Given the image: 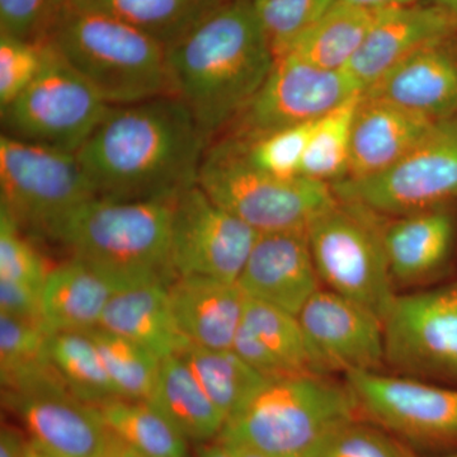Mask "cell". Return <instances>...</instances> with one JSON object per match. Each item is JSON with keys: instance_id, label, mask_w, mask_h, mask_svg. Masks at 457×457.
<instances>
[{"instance_id": "cell-1", "label": "cell", "mask_w": 457, "mask_h": 457, "mask_svg": "<svg viewBox=\"0 0 457 457\" xmlns=\"http://www.w3.org/2000/svg\"><path fill=\"white\" fill-rule=\"evenodd\" d=\"M209 143L187 106L164 96L108 107L75 154L96 197L170 201L197 185Z\"/></svg>"}, {"instance_id": "cell-2", "label": "cell", "mask_w": 457, "mask_h": 457, "mask_svg": "<svg viewBox=\"0 0 457 457\" xmlns=\"http://www.w3.org/2000/svg\"><path fill=\"white\" fill-rule=\"evenodd\" d=\"M167 62L171 93L210 141L248 106L275 56L252 0H227L167 47Z\"/></svg>"}, {"instance_id": "cell-3", "label": "cell", "mask_w": 457, "mask_h": 457, "mask_svg": "<svg viewBox=\"0 0 457 457\" xmlns=\"http://www.w3.org/2000/svg\"><path fill=\"white\" fill-rule=\"evenodd\" d=\"M174 200L112 201L93 197L46 231L71 258L95 267L121 290L145 284L170 285Z\"/></svg>"}, {"instance_id": "cell-4", "label": "cell", "mask_w": 457, "mask_h": 457, "mask_svg": "<svg viewBox=\"0 0 457 457\" xmlns=\"http://www.w3.org/2000/svg\"><path fill=\"white\" fill-rule=\"evenodd\" d=\"M45 41L108 106L173 96L167 47L116 18L69 3Z\"/></svg>"}, {"instance_id": "cell-5", "label": "cell", "mask_w": 457, "mask_h": 457, "mask_svg": "<svg viewBox=\"0 0 457 457\" xmlns=\"http://www.w3.org/2000/svg\"><path fill=\"white\" fill-rule=\"evenodd\" d=\"M360 417L345 381L329 375L296 376L267 384L228 418L219 437L272 457H308L330 433Z\"/></svg>"}, {"instance_id": "cell-6", "label": "cell", "mask_w": 457, "mask_h": 457, "mask_svg": "<svg viewBox=\"0 0 457 457\" xmlns=\"http://www.w3.org/2000/svg\"><path fill=\"white\" fill-rule=\"evenodd\" d=\"M197 186L258 234L308 230L338 201L329 183L303 176L281 179L262 170L249 159L243 143L228 137L207 147Z\"/></svg>"}, {"instance_id": "cell-7", "label": "cell", "mask_w": 457, "mask_h": 457, "mask_svg": "<svg viewBox=\"0 0 457 457\" xmlns=\"http://www.w3.org/2000/svg\"><path fill=\"white\" fill-rule=\"evenodd\" d=\"M383 222L384 216L338 198L309 225L308 237L321 286L365 306L384 323L398 294Z\"/></svg>"}, {"instance_id": "cell-8", "label": "cell", "mask_w": 457, "mask_h": 457, "mask_svg": "<svg viewBox=\"0 0 457 457\" xmlns=\"http://www.w3.org/2000/svg\"><path fill=\"white\" fill-rule=\"evenodd\" d=\"M336 196L385 216L451 209L457 203V114L436 122L411 152L375 176L333 183Z\"/></svg>"}, {"instance_id": "cell-9", "label": "cell", "mask_w": 457, "mask_h": 457, "mask_svg": "<svg viewBox=\"0 0 457 457\" xmlns=\"http://www.w3.org/2000/svg\"><path fill=\"white\" fill-rule=\"evenodd\" d=\"M108 104L44 41V62L20 97L2 108L3 134L77 153L104 119Z\"/></svg>"}, {"instance_id": "cell-10", "label": "cell", "mask_w": 457, "mask_h": 457, "mask_svg": "<svg viewBox=\"0 0 457 457\" xmlns=\"http://www.w3.org/2000/svg\"><path fill=\"white\" fill-rule=\"evenodd\" d=\"M2 204L22 230L44 237L62 216L96 197L75 153L0 137Z\"/></svg>"}, {"instance_id": "cell-11", "label": "cell", "mask_w": 457, "mask_h": 457, "mask_svg": "<svg viewBox=\"0 0 457 457\" xmlns=\"http://www.w3.org/2000/svg\"><path fill=\"white\" fill-rule=\"evenodd\" d=\"M384 342L385 363L399 375L457 386V281L396 295Z\"/></svg>"}, {"instance_id": "cell-12", "label": "cell", "mask_w": 457, "mask_h": 457, "mask_svg": "<svg viewBox=\"0 0 457 457\" xmlns=\"http://www.w3.org/2000/svg\"><path fill=\"white\" fill-rule=\"evenodd\" d=\"M345 381L369 422L411 445L457 450V386L383 372H351Z\"/></svg>"}, {"instance_id": "cell-13", "label": "cell", "mask_w": 457, "mask_h": 457, "mask_svg": "<svg viewBox=\"0 0 457 457\" xmlns=\"http://www.w3.org/2000/svg\"><path fill=\"white\" fill-rule=\"evenodd\" d=\"M359 84L345 71H326L284 55L224 137L248 141L270 132L314 122L356 93Z\"/></svg>"}, {"instance_id": "cell-14", "label": "cell", "mask_w": 457, "mask_h": 457, "mask_svg": "<svg viewBox=\"0 0 457 457\" xmlns=\"http://www.w3.org/2000/svg\"><path fill=\"white\" fill-rule=\"evenodd\" d=\"M260 234L195 185L174 200L170 266L176 278L237 282Z\"/></svg>"}, {"instance_id": "cell-15", "label": "cell", "mask_w": 457, "mask_h": 457, "mask_svg": "<svg viewBox=\"0 0 457 457\" xmlns=\"http://www.w3.org/2000/svg\"><path fill=\"white\" fill-rule=\"evenodd\" d=\"M297 318L328 375L381 372L386 365L383 320L365 306L323 287Z\"/></svg>"}, {"instance_id": "cell-16", "label": "cell", "mask_w": 457, "mask_h": 457, "mask_svg": "<svg viewBox=\"0 0 457 457\" xmlns=\"http://www.w3.org/2000/svg\"><path fill=\"white\" fill-rule=\"evenodd\" d=\"M3 403L23 423L29 440L54 455L106 456L110 431L97 409L69 392L62 378L3 392Z\"/></svg>"}, {"instance_id": "cell-17", "label": "cell", "mask_w": 457, "mask_h": 457, "mask_svg": "<svg viewBox=\"0 0 457 457\" xmlns=\"http://www.w3.org/2000/svg\"><path fill=\"white\" fill-rule=\"evenodd\" d=\"M237 284L245 296L299 315L321 286L308 230L258 236Z\"/></svg>"}, {"instance_id": "cell-18", "label": "cell", "mask_w": 457, "mask_h": 457, "mask_svg": "<svg viewBox=\"0 0 457 457\" xmlns=\"http://www.w3.org/2000/svg\"><path fill=\"white\" fill-rule=\"evenodd\" d=\"M456 35L451 18L431 2L383 9L345 71L363 92L414 51Z\"/></svg>"}, {"instance_id": "cell-19", "label": "cell", "mask_w": 457, "mask_h": 457, "mask_svg": "<svg viewBox=\"0 0 457 457\" xmlns=\"http://www.w3.org/2000/svg\"><path fill=\"white\" fill-rule=\"evenodd\" d=\"M453 37L414 51L363 90V95L392 102L432 121L456 116L457 54L451 46Z\"/></svg>"}, {"instance_id": "cell-20", "label": "cell", "mask_w": 457, "mask_h": 457, "mask_svg": "<svg viewBox=\"0 0 457 457\" xmlns=\"http://www.w3.org/2000/svg\"><path fill=\"white\" fill-rule=\"evenodd\" d=\"M436 122L362 93L352 129L347 179H365L393 167L425 139Z\"/></svg>"}, {"instance_id": "cell-21", "label": "cell", "mask_w": 457, "mask_h": 457, "mask_svg": "<svg viewBox=\"0 0 457 457\" xmlns=\"http://www.w3.org/2000/svg\"><path fill=\"white\" fill-rule=\"evenodd\" d=\"M383 240L395 284H426L441 275L453 258L456 219L451 209L385 218Z\"/></svg>"}, {"instance_id": "cell-22", "label": "cell", "mask_w": 457, "mask_h": 457, "mask_svg": "<svg viewBox=\"0 0 457 457\" xmlns=\"http://www.w3.org/2000/svg\"><path fill=\"white\" fill-rule=\"evenodd\" d=\"M171 311L192 345L230 350L243 317L245 294L237 282L180 276L168 285Z\"/></svg>"}, {"instance_id": "cell-23", "label": "cell", "mask_w": 457, "mask_h": 457, "mask_svg": "<svg viewBox=\"0 0 457 457\" xmlns=\"http://www.w3.org/2000/svg\"><path fill=\"white\" fill-rule=\"evenodd\" d=\"M121 287L86 262L71 258L50 270L41 291L47 335L89 332L99 327L108 303Z\"/></svg>"}, {"instance_id": "cell-24", "label": "cell", "mask_w": 457, "mask_h": 457, "mask_svg": "<svg viewBox=\"0 0 457 457\" xmlns=\"http://www.w3.org/2000/svg\"><path fill=\"white\" fill-rule=\"evenodd\" d=\"M99 327L137 343L161 360L179 356L192 345L174 318L168 285L159 282L114 294Z\"/></svg>"}, {"instance_id": "cell-25", "label": "cell", "mask_w": 457, "mask_h": 457, "mask_svg": "<svg viewBox=\"0 0 457 457\" xmlns=\"http://www.w3.org/2000/svg\"><path fill=\"white\" fill-rule=\"evenodd\" d=\"M147 402L188 442L216 440L227 423V417L213 404L180 356L162 360L154 392Z\"/></svg>"}, {"instance_id": "cell-26", "label": "cell", "mask_w": 457, "mask_h": 457, "mask_svg": "<svg viewBox=\"0 0 457 457\" xmlns=\"http://www.w3.org/2000/svg\"><path fill=\"white\" fill-rule=\"evenodd\" d=\"M378 12L336 0L278 57L291 55L326 71H345L374 25Z\"/></svg>"}, {"instance_id": "cell-27", "label": "cell", "mask_w": 457, "mask_h": 457, "mask_svg": "<svg viewBox=\"0 0 457 457\" xmlns=\"http://www.w3.org/2000/svg\"><path fill=\"white\" fill-rule=\"evenodd\" d=\"M227 0H69L71 5L121 21L165 47L179 41Z\"/></svg>"}, {"instance_id": "cell-28", "label": "cell", "mask_w": 457, "mask_h": 457, "mask_svg": "<svg viewBox=\"0 0 457 457\" xmlns=\"http://www.w3.org/2000/svg\"><path fill=\"white\" fill-rule=\"evenodd\" d=\"M95 407L108 431L141 455L188 456V441L149 402L111 398Z\"/></svg>"}, {"instance_id": "cell-29", "label": "cell", "mask_w": 457, "mask_h": 457, "mask_svg": "<svg viewBox=\"0 0 457 457\" xmlns=\"http://www.w3.org/2000/svg\"><path fill=\"white\" fill-rule=\"evenodd\" d=\"M242 327L278 362L285 378L328 375L312 352L296 315L246 296Z\"/></svg>"}, {"instance_id": "cell-30", "label": "cell", "mask_w": 457, "mask_h": 457, "mask_svg": "<svg viewBox=\"0 0 457 457\" xmlns=\"http://www.w3.org/2000/svg\"><path fill=\"white\" fill-rule=\"evenodd\" d=\"M227 420L270 383L233 350L189 345L179 354Z\"/></svg>"}, {"instance_id": "cell-31", "label": "cell", "mask_w": 457, "mask_h": 457, "mask_svg": "<svg viewBox=\"0 0 457 457\" xmlns=\"http://www.w3.org/2000/svg\"><path fill=\"white\" fill-rule=\"evenodd\" d=\"M49 337L42 327L0 314L3 392H21L62 378L49 357Z\"/></svg>"}, {"instance_id": "cell-32", "label": "cell", "mask_w": 457, "mask_h": 457, "mask_svg": "<svg viewBox=\"0 0 457 457\" xmlns=\"http://www.w3.org/2000/svg\"><path fill=\"white\" fill-rule=\"evenodd\" d=\"M49 357L69 392L87 404L119 398L97 345L87 332L49 337Z\"/></svg>"}, {"instance_id": "cell-33", "label": "cell", "mask_w": 457, "mask_h": 457, "mask_svg": "<svg viewBox=\"0 0 457 457\" xmlns=\"http://www.w3.org/2000/svg\"><path fill=\"white\" fill-rule=\"evenodd\" d=\"M361 95L362 92L352 96L315 122L303 159V177L329 185L347 179L352 129Z\"/></svg>"}, {"instance_id": "cell-34", "label": "cell", "mask_w": 457, "mask_h": 457, "mask_svg": "<svg viewBox=\"0 0 457 457\" xmlns=\"http://www.w3.org/2000/svg\"><path fill=\"white\" fill-rule=\"evenodd\" d=\"M87 333L97 345L117 396L147 402L154 392L162 360L137 343L104 328Z\"/></svg>"}, {"instance_id": "cell-35", "label": "cell", "mask_w": 457, "mask_h": 457, "mask_svg": "<svg viewBox=\"0 0 457 457\" xmlns=\"http://www.w3.org/2000/svg\"><path fill=\"white\" fill-rule=\"evenodd\" d=\"M336 0H252L273 56L278 57L311 29Z\"/></svg>"}, {"instance_id": "cell-36", "label": "cell", "mask_w": 457, "mask_h": 457, "mask_svg": "<svg viewBox=\"0 0 457 457\" xmlns=\"http://www.w3.org/2000/svg\"><path fill=\"white\" fill-rule=\"evenodd\" d=\"M317 121L270 132L248 143L239 141L257 167L281 179H295L302 176L303 155Z\"/></svg>"}, {"instance_id": "cell-37", "label": "cell", "mask_w": 457, "mask_h": 457, "mask_svg": "<svg viewBox=\"0 0 457 457\" xmlns=\"http://www.w3.org/2000/svg\"><path fill=\"white\" fill-rule=\"evenodd\" d=\"M50 270L11 213L0 207V278L42 291Z\"/></svg>"}, {"instance_id": "cell-38", "label": "cell", "mask_w": 457, "mask_h": 457, "mask_svg": "<svg viewBox=\"0 0 457 457\" xmlns=\"http://www.w3.org/2000/svg\"><path fill=\"white\" fill-rule=\"evenodd\" d=\"M308 457H404L402 442L371 422L345 423L330 433Z\"/></svg>"}, {"instance_id": "cell-39", "label": "cell", "mask_w": 457, "mask_h": 457, "mask_svg": "<svg viewBox=\"0 0 457 457\" xmlns=\"http://www.w3.org/2000/svg\"><path fill=\"white\" fill-rule=\"evenodd\" d=\"M44 62V42L0 33V107L9 106L35 79Z\"/></svg>"}, {"instance_id": "cell-40", "label": "cell", "mask_w": 457, "mask_h": 457, "mask_svg": "<svg viewBox=\"0 0 457 457\" xmlns=\"http://www.w3.org/2000/svg\"><path fill=\"white\" fill-rule=\"evenodd\" d=\"M69 0H0V33L44 42Z\"/></svg>"}, {"instance_id": "cell-41", "label": "cell", "mask_w": 457, "mask_h": 457, "mask_svg": "<svg viewBox=\"0 0 457 457\" xmlns=\"http://www.w3.org/2000/svg\"><path fill=\"white\" fill-rule=\"evenodd\" d=\"M0 314L42 327L41 291L0 278Z\"/></svg>"}, {"instance_id": "cell-42", "label": "cell", "mask_w": 457, "mask_h": 457, "mask_svg": "<svg viewBox=\"0 0 457 457\" xmlns=\"http://www.w3.org/2000/svg\"><path fill=\"white\" fill-rule=\"evenodd\" d=\"M27 441L16 428L3 425L0 431V457H27Z\"/></svg>"}, {"instance_id": "cell-43", "label": "cell", "mask_w": 457, "mask_h": 457, "mask_svg": "<svg viewBox=\"0 0 457 457\" xmlns=\"http://www.w3.org/2000/svg\"><path fill=\"white\" fill-rule=\"evenodd\" d=\"M343 2L351 3V4L359 5V7L372 9V11H383V9L420 4V0H343Z\"/></svg>"}, {"instance_id": "cell-44", "label": "cell", "mask_w": 457, "mask_h": 457, "mask_svg": "<svg viewBox=\"0 0 457 457\" xmlns=\"http://www.w3.org/2000/svg\"><path fill=\"white\" fill-rule=\"evenodd\" d=\"M195 457H233V455L228 451L227 445L216 438V440L200 444Z\"/></svg>"}, {"instance_id": "cell-45", "label": "cell", "mask_w": 457, "mask_h": 457, "mask_svg": "<svg viewBox=\"0 0 457 457\" xmlns=\"http://www.w3.org/2000/svg\"><path fill=\"white\" fill-rule=\"evenodd\" d=\"M104 457H146L141 455L130 446L117 438L116 436L110 432V438H108L106 456Z\"/></svg>"}, {"instance_id": "cell-46", "label": "cell", "mask_w": 457, "mask_h": 457, "mask_svg": "<svg viewBox=\"0 0 457 457\" xmlns=\"http://www.w3.org/2000/svg\"><path fill=\"white\" fill-rule=\"evenodd\" d=\"M218 438L227 445L233 457H272L262 453L260 450L254 449V447L249 446V445L242 444V442L228 440V438Z\"/></svg>"}, {"instance_id": "cell-47", "label": "cell", "mask_w": 457, "mask_h": 457, "mask_svg": "<svg viewBox=\"0 0 457 457\" xmlns=\"http://www.w3.org/2000/svg\"><path fill=\"white\" fill-rule=\"evenodd\" d=\"M431 3L451 18L457 29V0H431Z\"/></svg>"}, {"instance_id": "cell-48", "label": "cell", "mask_w": 457, "mask_h": 457, "mask_svg": "<svg viewBox=\"0 0 457 457\" xmlns=\"http://www.w3.org/2000/svg\"><path fill=\"white\" fill-rule=\"evenodd\" d=\"M27 457H60L54 455L49 451L42 449L40 445L36 444L32 440L27 441Z\"/></svg>"}, {"instance_id": "cell-49", "label": "cell", "mask_w": 457, "mask_h": 457, "mask_svg": "<svg viewBox=\"0 0 457 457\" xmlns=\"http://www.w3.org/2000/svg\"><path fill=\"white\" fill-rule=\"evenodd\" d=\"M403 453H404V457H427V456H420L418 455L417 453H414L413 450L411 449V447H408L407 445L403 444ZM432 457H457V450L456 451H451V453H444V455L440 456H432Z\"/></svg>"}]
</instances>
